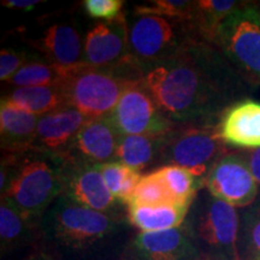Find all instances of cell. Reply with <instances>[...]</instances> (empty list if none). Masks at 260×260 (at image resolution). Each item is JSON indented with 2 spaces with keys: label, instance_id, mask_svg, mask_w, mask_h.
<instances>
[{
  "label": "cell",
  "instance_id": "cell-24",
  "mask_svg": "<svg viewBox=\"0 0 260 260\" xmlns=\"http://www.w3.org/2000/svg\"><path fill=\"white\" fill-rule=\"evenodd\" d=\"M239 213L237 248L240 260H256L260 258V197Z\"/></svg>",
  "mask_w": 260,
  "mask_h": 260
},
{
  "label": "cell",
  "instance_id": "cell-3",
  "mask_svg": "<svg viewBox=\"0 0 260 260\" xmlns=\"http://www.w3.org/2000/svg\"><path fill=\"white\" fill-rule=\"evenodd\" d=\"M2 201L31 222L40 223L45 212L63 194L59 168L42 157L10 154L3 159L0 172Z\"/></svg>",
  "mask_w": 260,
  "mask_h": 260
},
{
  "label": "cell",
  "instance_id": "cell-31",
  "mask_svg": "<svg viewBox=\"0 0 260 260\" xmlns=\"http://www.w3.org/2000/svg\"><path fill=\"white\" fill-rule=\"evenodd\" d=\"M245 155L247 162H248V167L251 169L253 177H254L255 182L260 187V148L253 149V151Z\"/></svg>",
  "mask_w": 260,
  "mask_h": 260
},
{
  "label": "cell",
  "instance_id": "cell-29",
  "mask_svg": "<svg viewBox=\"0 0 260 260\" xmlns=\"http://www.w3.org/2000/svg\"><path fill=\"white\" fill-rule=\"evenodd\" d=\"M123 0H84L83 8L87 15L92 18L105 19L106 22L115 21L121 17Z\"/></svg>",
  "mask_w": 260,
  "mask_h": 260
},
{
  "label": "cell",
  "instance_id": "cell-35",
  "mask_svg": "<svg viewBox=\"0 0 260 260\" xmlns=\"http://www.w3.org/2000/svg\"><path fill=\"white\" fill-rule=\"evenodd\" d=\"M259 6H260V3H259Z\"/></svg>",
  "mask_w": 260,
  "mask_h": 260
},
{
  "label": "cell",
  "instance_id": "cell-8",
  "mask_svg": "<svg viewBox=\"0 0 260 260\" xmlns=\"http://www.w3.org/2000/svg\"><path fill=\"white\" fill-rule=\"evenodd\" d=\"M172 23L168 18L154 15L134 14L128 22L130 57L142 75L165 58L172 56L191 38H195L188 22Z\"/></svg>",
  "mask_w": 260,
  "mask_h": 260
},
{
  "label": "cell",
  "instance_id": "cell-4",
  "mask_svg": "<svg viewBox=\"0 0 260 260\" xmlns=\"http://www.w3.org/2000/svg\"><path fill=\"white\" fill-rule=\"evenodd\" d=\"M182 226L203 260H240L239 211L214 198L205 187L190 204Z\"/></svg>",
  "mask_w": 260,
  "mask_h": 260
},
{
  "label": "cell",
  "instance_id": "cell-33",
  "mask_svg": "<svg viewBox=\"0 0 260 260\" xmlns=\"http://www.w3.org/2000/svg\"><path fill=\"white\" fill-rule=\"evenodd\" d=\"M31 260H47V259L45 258L44 255H41V258H38V259H31Z\"/></svg>",
  "mask_w": 260,
  "mask_h": 260
},
{
  "label": "cell",
  "instance_id": "cell-23",
  "mask_svg": "<svg viewBox=\"0 0 260 260\" xmlns=\"http://www.w3.org/2000/svg\"><path fill=\"white\" fill-rule=\"evenodd\" d=\"M77 67L65 68L57 64H52L50 61L42 60L27 61L18 70V73L12 77L10 83L14 84L17 88L19 87L40 86L59 87Z\"/></svg>",
  "mask_w": 260,
  "mask_h": 260
},
{
  "label": "cell",
  "instance_id": "cell-30",
  "mask_svg": "<svg viewBox=\"0 0 260 260\" xmlns=\"http://www.w3.org/2000/svg\"><path fill=\"white\" fill-rule=\"evenodd\" d=\"M25 61V54L23 52H17L15 50H5L0 53V80L3 82H10L12 77L18 73Z\"/></svg>",
  "mask_w": 260,
  "mask_h": 260
},
{
  "label": "cell",
  "instance_id": "cell-25",
  "mask_svg": "<svg viewBox=\"0 0 260 260\" xmlns=\"http://www.w3.org/2000/svg\"><path fill=\"white\" fill-rule=\"evenodd\" d=\"M157 171L177 203L190 205L198 193L205 187L204 182L195 177L190 171L176 165H162L157 169Z\"/></svg>",
  "mask_w": 260,
  "mask_h": 260
},
{
  "label": "cell",
  "instance_id": "cell-22",
  "mask_svg": "<svg viewBox=\"0 0 260 260\" xmlns=\"http://www.w3.org/2000/svg\"><path fill=\"white\" fill-rule=\"evenodd\" d=\"M19 109L37 115H47L67 106L63 93L57 86L19 87L6 98Z\"/></svg>",
  "mask_w": 260,
  "mask_h": 260
},
{
  "label": "cell",
  "instance_id": "cell-20",
  "mask_svg": "<svg viewBox=\"0 0 260 260\" xmlns=\"http://www.w3.org/2000/svg\"><path fill=\"white\" fill-rule=\"evenodd\" d=\"M189 204L169 203L152 206L126 207V217L133 228L140 232H161L181 226L186 219Z\"/></svg>",
  "mask_w": 260,
  "mask_h": 260
},
{
  "label": "cell",
  "instance_id": "cell-5",
  "mask_svg": "<svg viewBox=\"0 0 260 260\" xmlns=\"http://www.w3.org/2000/svg\"><path fill=\"white\" fill-rule=\"evenodd\" d=\"M142 74L135 69L107 70L81 64L59 88L67 106L88 118L107 117L129 87L138 83Z\"/></svg>",
  "mask_w": 260,
  "mask_h": 260
},
{
  "label": "cell",
  "instance_id": "cell-32",
  "mask_svg": "<svg viewBox=\"0 0 260 260\" xmlns=\"http://www.w3.org/2000/svg\"><path fill=\"white\" fill-rule=\"evenodd\" d=\"M41 0H5V2H2V4L9 9L30 11V10L34 9L38 4H41Z\"/></svg>",
  "mask_w": 260,
  "mask_h": 260
},
{
  "label": "cell",
  "instance_id": "cell-16",
  "mask_svg": "<svg viewBox=\"0 0 260 260\" xmlns=\"http://www.w3.org/2000/svg\"><path fill=\"white\" fill-rule=\"evenodd\" d=\"M218 129L226 145L240 148H260V103L242 99L229 107Z\"/></svg>",
  "mask_w": 260,
  "mask_h": 260
},
{
  "label": "cell",
  "instance_id": "cell-1",
  "mask_svg": "<svg viewBox=\"0 0 260 260\" xmlns=\"http://www.w3.org/2000/svg\"><path fill=\"white\" fill-rule=\"evenodd\" d=\"M247 81L216 45L191 38L142 75L141 83L174 124H219L248 90Z\"/></svg>",
  "mask_w": 260,
  "mask_h": 260
},
{
  "label": "cell",
  "instance_id": "cell-27",
  "mask_svg": "<svg viewBox=\"0 0 260 260\" xmlns=\"http://www.w3.org/2000/svg\"><path fill=\"white\" fill-rule=\"evenodd\" d=\"M134 14L154 15L172 18L175 21L190 22L194 15V2L153 0V2H149V5L136 6Z\"/></svg>",
  "mask_w": 260,
  "mask_h": 260
},
{
  "label": "cell",
  "instance_id": "cell-11",
  "mask_svg": "<svg viewBox=\"0 0 260 260\" xmlns=\"http://www.w3.org/2000/svg\"><path fill=\"white\" fill-rule=\"evenodd\" d=\"M63 194L81 206L98 212L122 214L119 203L104 181L100 164L69 161L59 167Z\"/></svg>",
  "mask_w": 260,
  "mask_h": 260
},
{
  "label": "cell",
  "instance_id": "cell-10",
  "mask_svg": "<svg viewBox=\"0 0 260 260\" xmlns=\"http://www.w3.org/2000/svg\"><path fill=\"white\" fill-rule=\"evenodd\" d=\"M83 63L98 69L139 70L130 57L128 21L124 15L115 21L98 23L87 32Z\"/></svg>",
  "mask_w": 260,
  "mask_h": 260
},
{
  "label": "cell",
  "instance_id": "cell-21",
  "mask_svg": "<svg viewBox=\"0 0 260 260\" xmlns=\"http://www.w3.org/2000/svg\"><path fill=\"white\" fill-rule=\"evenodd\" d=\"M165 136L122 135L116 161H121L136 171L161 164Z\"/></svg>",
  "mask_w": 260,
  "mask_h": 260
},
{
  "label": "cell",
  "instance_id": "cell-13",
  "mask_svg": "<svg viewBox=\"0 0 260 260\" xmlns=\"http://www.w3.org/2000/svg\"><path fill=\"white\" fill-rule=\"evenodd\" d=\"M123 260H203L183 226L161 232H139Z\"/></svg>",
  "mask_w": 260,
  "mask_h": 260
},
{
  "label": "cell",
  "instance_id": "cell-2",
  "mask_svg": "<svg viewBox=\"0 0 260 260\" xmlns=\"http://www.w3.org/2000/svg\"><path fill=\"white\" fill-rule=\"evenodd\" d=\"M134 228L123 214L98 212L61 194L40 220L47 260H123Z\"/></svg>",
  "mask_w": 260,
  "mask_h": 260
},
{
  "label": "cell",
  "instance_id": "cell-9",
  "mask_svg": "<svg viewBox=\"0 0 260 260\" xmlns=\"http://www.w3.org/2000/svg\"><path fill=\"white\" fill-rule=\"evenodd\" d=\"M107 118L121 135L165 136L175 126L160 111L141 81L125 90Z\"/></svg>",
  "mask_w": 260,
  "mask_h": 260
},
{
  "label": "cell",
  "instance_id": "cell-18",
  "mask_svg": "<svg viewBox=\"0 0 260 260\" xmlns=\"http://www.w3.org/2000/svg\"><path fill=\"white\" fill-rule=\"evenodd\" d=\"M39 118V116L19 109L8 99H3L0 106L3 151L15 155L31 151Z\"/></svg>",
  "mask_w": 260,
  "mask_h": 260
},
{
  "label": "cell",
  "instance_id": "cell-12",
  "mask_svg": "<svg viewBox=\"0 0 260 260\" xmlns=\"http://www.w3.org/2000/svg\"><path fill=\"white\" fill-rule=\"evenodd\" d=\"M205 188L217 199L236 209H245L259 197V186L253 177L246 155L228 152L211 171Z\"/></svg>",
  "mask_w": 260,
  "mask_h": 260
},
{
  "label": "cell",
  "instance_id": "cell-26",
  "mask_svg": "<svg viewBox=\"0 0 260 260\" xmlns=\"http://www.w3.org/2000/svg\"><path fill=\"white\" fill-rule=\"evenodd\" d=\"M175 203L167 184L157 170L144 175L130 199L128 206H152Z\"/></svg>",
  "mask_w": 260,
  "mask_h": 260
},
{
  "label": "cell",
  "instance_id": "cell-15",
  "mask_svg": "<svg viewBox=\"0 0 260 260\" xmlns=\"http://www.w3.org/2000/svg\"><path fill=\"white\" fill-rule=\"evenodd\" d=\"M122 135L107 117L89 118L81 128L60 164L69 161L105 164L116 161Z\"/></svg>",
  "mask_w": 260,
  "mask_h": 260
},
{
  "label": "cell",
  "instance_id": "cell-17",
  "mask_svg": "<svg viewBox=\"0 0 260 260\" xmlns=\"http://www.w3.org/2000/svg\"><path fill=\"white\" fill-rule=\"evenodd\" d=\"M32 46L46 57L47 61L65 68L83 64L84 44L80 32L69 23H56L48 27Z\"/></svg>",
  "mask_w": 260,
  "mask_h": 260
},
{
  "label": "cell",
  "instance_id": "cell-6",
  "mask_svg": "<svg viewBox=\"0 0 260 260\" xmlns=\"http://www.w3.org/2000/svg\"><path fill=\"white\" fill-rule=\"evenodd\" d=\"M228 152L218 124H175L165 135L161 164L186 169L205 183L217 162Z\"/></svg>",
  "mask_w": 260,
  "mask_h": 260
},
{
  "label": "cell",
  "instance_id": "cell-7",
  "mask_svg": "<svg viewBox=\"0 0 260 260\" xmlns=\"http://www.w3.org/2000/svg\"><path fill=\"white\" fill-rule=\"evenodd\" d=\"M213 45L248 82L260 83V6L243 3L220 23Z\"/></svg>",
  "mask_w": 260,
  "mask_h": 260
},
{
  "label": "cell",
  "instance_id": "cell-28",
  "mask_svg": "<svg viewBox=\"0 0 260 260\" xmlns=\"http://www.w3.org/2000/svg\"><path fill=\"white\" fill-rule=\"evenodd\" d=\"M100 169H102L104 181H105L110 193L119 201L123 184H124L132 168L122 164L121 161H110L105 162V164H100Z\"/></svg>",
  "mask_w": 260,
  "mask_h": 260
},
{
  "label": "cell",
  "instance_id": "cell-34",
  "mask_svg": "<svg viewBox=\"0 0 260 260\" xmlns=\"http://www.w3.org/2000/svg\"><path fill=\"white\" fill-rule=\"evenodd\" d=\"M256 260H260V258H258V259H256Z\"/></svg>",
  "mask_w": 260,
  "mask_h": 260
},
{
  "label": "cell",
  "instance_id": "cell-14",
  "mask_svg": "<svg viewBox=\"0 0 260 260\" xmlns=\"http://www.w3.org/2000/svg\"><path fill=\"white\" fill-rule=\"evenodd\" d=\"M88 117L70 106H64L39 118L31 151L60 160L69 151Z\"/></svg>",
  "mask_w": 260,
  "mask_h": 260
},
{
  "label": "cell",
  "instance_id": "cell-19",
  "mask_svg": "<svg viewBox=\"0 0 260 260\" xmlns=\"http://www.w3.org/2000/svg\"><path fill=\"white\" fill-rule=\"evenodd\" d=\"M32 245L40 246V223L24 218L14 207L2 201L0 246L3 258Z\"/></svg>",
  "mask_w": 260,
  "mask_h": 260
}]
</instances>
